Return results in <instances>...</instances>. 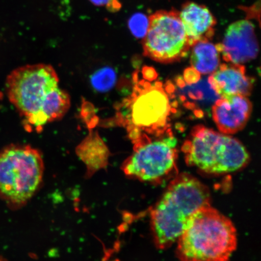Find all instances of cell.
Returning <instances> with one entry per match:
<instances>
[{
	"label": "cell",
	"instance_id": "cell-14",
	"mask_svg": "<svg viewBox=\"0 0 261 261\" xmlns=\"http://www.w3.org/2000/svg\"><path fill=\"white\" fill-rule=\"evenodd\" d=\"M192 68L200 74H212L220 65V52L210 41H198L191 48Z\"/></svg>",
	"mask_w": 261,
	"mask_h": 261
},
{
	"label": "cell",
	"instance_id": "cell-15",
	"mask_svg": "<svg viewBox=\"0 0 261 261\" xmlns=\"http://www.w3.org/2000/svg\"><path fill=\"white\" fill-rule=\"evenodd\" d=\"M116 81V74L113 68H103L98 70L91 77V84L94 89L105 92L112 89Z\"/></svg>",
	"mask_w": 261,
	"mask_h": 261
},
{
	"label": "cell",
	"instance_id": "cell-1",
	"mask_svg": "<svg viewBox=\"0 0 261 261\" xmlns=\"http://www.w3.org/2000/svg\"><path fill=\"white\" fill-rule=\"evenodd\" d=\"M7 95L29 130L40 132L46 124L60 120L70 107L68 94L59 87L50 65H26L12 71L6 80Z\"/></svg>",
	"mask_w": 261,
	"mask_h": 261
},
{
	"label": "cell",
	"instance_id": "cell-18",
	"mask_svg": "<svg viewBox=\"0 0 261 261\" xmlns=\"http://www.w3.org/2000/svg\"><path fill=\"white\" fill-rule=\"evenodd\" d=\"M93 5L96 6L108 5L112 0H90Z\"/></svg>",
	"mask_w": 261,
	"mask_h": 261
},
{
	"label": "cell",
	"instance_id": "cell-11",
	"mask_svg": "<svg viewBox=\"0 0 261 261\" xmlns=\"http://www.w3.org/2000/svg\"><path fill=\"white\" fill-rule=\"evenodd\" d=\"M212 90L220 97L233 95L249 96L254 80L248 76L243 64H223L211 74L208 79Z\"/></svg>",
	"mask_w": 261,
	"mask_h": 261
},
{
	"label": "cell",
	"instance_id": "cell-10",
	"mask_svg": "<svg viewBox=\"0 0 261 261\" xmlns=\"http://www.w3.org/2000/svg\"><path fill=\"white\" fill-rule=\"evenodd\" d=\"M252 112V104L246 96L220 97L212 107V117L220 133L234 135L244 129Z\"/></svg>",
	"mask_w": 261,
	"mask_h": 261
},
{
	"label": "cell",
	"instance_id": "cell-19",
	"mask_svg": "<svg viewBox=\"0 0 261 261\" xmlns=\"http://www.w3.org/2000/svg\"><path fill=\"white\" fill-rule=\"evenodd\" d=\"M0 261H5V259L2 256H0Z\"/></svg>",
	"mask_w": 261,
	"mask_h": 261
},
{
	"label": "cell",
	"instance_id": "cell-9",
	"mask_svg": "<svg viewBox=\"0 0 261 261\" xmlns=\"http://www.w3.org/2000/svg\"><path fill=\"white\" fill-rule=\"evenodd\" d=\"M216 45L223 60L227 63H248L255 59L259 51L254 25L246 19L238 21L228 26L223 41Z\"/></svg>",
	"mask_w": 261,
	"mask_h": 261
},
{
	"label": "cell",
	"instance_id": "cell-3",
	"mask_svg": "<svg viewBox=\"0 0 261 261\" xmlns=\"http://www.w3.org/2000/svg\"><path fill=\"white\" fill-rule=\"evenodd\" d=\"M232 221L211 205L195 212L177 241L180 261H228L237 247Z\"/></svg>",
	"mask_w": 261,
	"mask_h": 261
},
{
	"label": "cell",
	"instance_id": "cell-4",
	"mask_svg": "<svg viewBox=\"0 0 261 261\" xmlns=\"http://www.w3.org/2000/svg\"><path fill=\"white\" fill-rule=\"evenodd\" d=\"M130 96L124 102L123 123L133 143L158 138L171 132L169 120L172 112L169 91L161 82L138 81Z\"/></svg>",
	"mask_w": 261,
	"mask_h": 261
},
{
	"label": "cell",
	"instance_id": "cell-6",
	"mask_svg": "<svg viewBox=\"0 0 261 261\" xmlns=\"http://www.w3.org/2000/svg\"><path fill=\"white\" fill-rule=\"evenodd\" d=\"M44 170L38 150L23 145L6 147L0 151V195L10 204L23 205L40 187Z\"/></svg>",
	"mask_w": 261,
	"mask_h": 261
},
{
	"label": "cell",
	"instance_id": "cell-2",
	"mask_svg": "<svg viewBox=\"0 0 261 261\" xmlns=\"http://www.w3.org/2000/svg\"><path fill=\"white\" fill-rule=\"evenodd\" d=\"M210 189L191 174L175 176L151 214L153 238L158 249L170 247L200 208L211 205Z\"/></svg>",
	"mask_w": 261,
	"mask_h": 261
},
{
	"label": "cell",
	"instance_id": "cell-7",
	"mask_svg": "<svg viewBox=\"0 0 261 261\" xmlns=\"http://www.w3.org/2000/svg\"><path fill=\"white\" fill-rule=\"evenodd\" d=\"M134 145L132 154L122 166L127 177L160 184L177 172V140L171 132L160 138Z\"/></svg>",
	"mask_w": 261,
	"mask_h": 261
},
{
	"label": "cell",
	"instance_id": "cell-12",
	"mask_svg": "<svg viewBox=\"0 0 261 261\" xmlns=\"http://www.w3.org/2000/svg\"><path fill=\"white\" fill-rule=\"evenodd\" d=\"M179 16L191 47L196 42L210 41L213 37L217 19L205 6L186 3Z\"/></svg>",
	"mask_w": 261,
	"mask_h": 261
},
{
	"label": "cell",
	"instance_id": "cell-5",
	"mask_svg": "<svg viewBox=\"0 0 261 261\" xmlns=\"http://www.w3.org/2000/svg\"><path fill=\"white\" fill-rule=\"evenodd\" d=\"M182 151L186 162L212 175H223L246 167L250 155L239 140L204 126H197Z\"/></svg>",
	"mask_w": 261,
	"mask_h": 261
},
{
	"label": "cell",
	"instance_id": "cell-16",
	"mask_svg": "<svg viewBox=\"0 0 261 261\" xmlns=\"http://www.w3.org/2000/svg\"><path fill=\"white\" fill-rule=\"evenodd\" d=\"M129 28L132 34L137 38L145 37L149 25V18L143 14L133 15L129 21Z\"/></svg>",
	"mask_w": 261,
	"mask_h": 261
},
{
	"label": "cell",
	"instance_id": "cell-8",
	"mask_svg": "<svg viewBox=\"0 0 261 261\" xmlns=\"http://www.w3.org/2000/svg\"><path fill=\"white\" fill-rule=\"evenodd\" d=\"M143 54L158 63H172L187 56L191 45L179 12L160 11L149 16L143 38Z\"/></svg>",
	"mask_w": 261,
	"mask_h": 261
},
{
	"label": "cell",
	"instance_id": "cell-17",
	"mask_svg": "<svg viewBox=\"0 0 261 261\" xmlns=\"http://www.w3.org/2000/svg\"><path fill=\"white\" fill-rule=\"evenodd\" d=\"M184 77V83L191 85L198 83L199 80H200V74L194 69L193 68L191 67L185 71Z\"/></svg>",
	"mask_w": 261,
	"mask_h": 261
},
{
	"label": "cell",
	"instance_id": "cell-13",
	"mask_svg": "<svg viewBox=\"0 0 261 261\" xmlns=\"http://www.w3.org/2000/svg\"><path fill=\"white\" fill-rule=\"evenodd\" d=\"M76 152L86 165L87 175L89 177L100 169H106L108 165L109 150L96 133H91L78 145Z\"/></svg>",
	"mask_w": 261,
	"mask_h": 261
}]
</instances>
